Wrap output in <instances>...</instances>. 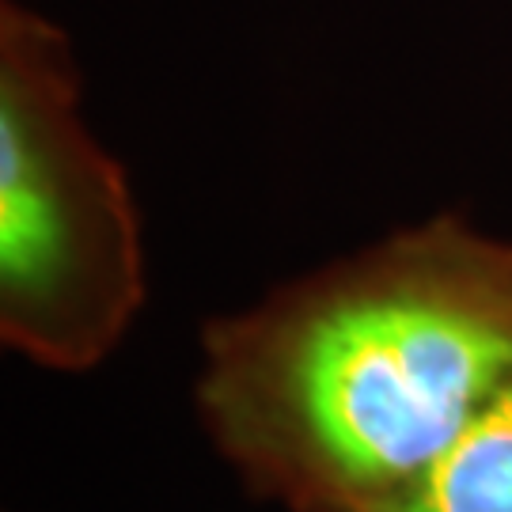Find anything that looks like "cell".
Wrapping results in <instances>:
<instances>
[{
	"label": "cell",
	"mask_w": 512,
	"mask_h": 512,
	"mask_svg": "<svg viewBox=\"0 0 512 512\" xmlns=\"http://www.w3.org/2000/svg\"><path fill=\"white\" fill-rule=\"evenodd\" d=\"M512 380V239L429 217L202 334L209 440L285 512H384Z\"/></svg>",
	"instance_id": "cell-1"
},
{
	"label": "cell",
	"mask_w": 512,
	"mask_h": 512,
	"mask_svg": "<svg viewBox=\"0 0 512 512\" xmlns=\"http://www.w3.org/2000/svg\"><path fill=\"white\" fill-rule=\"evenodd\" d=\"M145 304L141 220L80 114L61 27L0 8V338L57 372L103 365Z\"/></svg>",
	"instance_id": "cell-2"
},
{
	"label": "cell",
	"mask_w": 512,
	"mask_h": 512,
	"mask_svg": "<svg viewBox=\"0 0 512 512\" xmlns=\"http://www.w3.org/2000/svg\"><path fill=\"white\" fill-rule=\"evenodd\" d=\"M384 512H512V380Z\"/></svg>",
	"instance_id": "cell-3"
}]
</instances>
